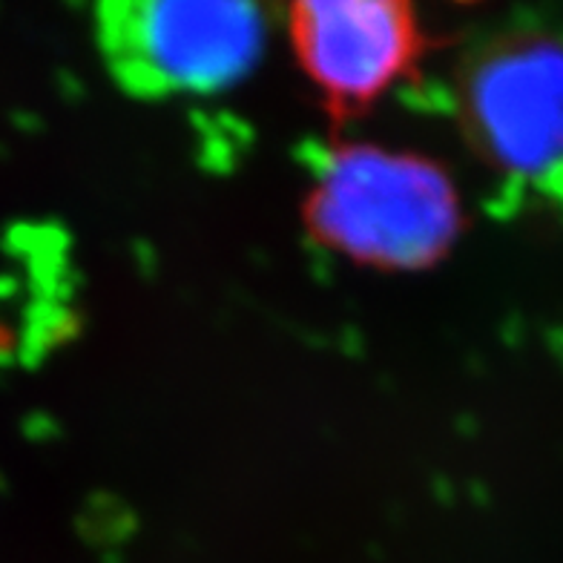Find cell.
I'll list each match as a JSON object with an SVG mask.
<instances>
[{"instance_id":"277c9868","label":"cell","mask_w":563,"mask_h":563,"mask_svg":"<svg viewBox=\"0 0 563 563\" xmlns=\"http://www.w3.org/2000/svg\"><path fill=\"white\" fill-rule=\"evenodd\" d=\"M290 46L334 119H354L420 67L426 35L400 0L294 3Z\"/></svg>"},{"instance_id":"7a4b0ae2","label":"cell","mask_w":563,"mask_h":563,"mask_svg":"<svg viewBox=\"0 0 563 563\" xmlns=\"http://www.w3.org/2000/svg\"><path fill=\"white\" fill-rule=\"evenodd\" d=\"M463 135L492 170L523 185L563 178V32L520 26L460 67Z\"/></svg>"},{"instance_id":"3957f363","label":"cell","mask_w":563,"mask_h":563,"mask_svg":"<svg viewBox=\"0 0 563 563\" xmlns=\"http://www.w3.org/2000/svg\"><path fill=\"white\" fill-rule=\"evenodd\" d=\"M104 41L121 75L147 92H219L251 73L265 21L253 3L141 0L104 9Z\"/></svg>"},{"instance_id":"6da1fadb","label":"cell","mask_w":563,"mask_h":563,"mask_svg":"<svg viewBox=\"0 0 563 563\" xmlns=\"http://www.w3.org/2000/svg\"><path fill=\"white\" fill-rule=\"evenodd\" d=\"M305 224L319 245L356 265L426 271L457 242L463 201L438 162L354 141L319 162Z\"/></svg>"}]
</instances>
